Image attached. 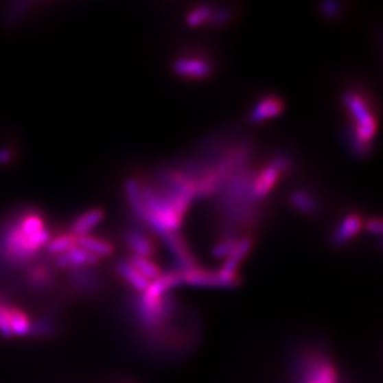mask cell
<instances>
[{"mask_svg":"<svg viewBox=\"0 0 383 383\" xmlns=\"http://www.w3.org/2000/svg\"><path fill=\"white\" fill-rule=\"evenodd\" d=\"M51 234L45 218L37 211H25L12 222L0 237V255L9 264L27 263L46 248Z\"/></svg>","mask_w":383,"mask_h":383,"instance_id":"obj_1","label":"cell"},{"mask_svg":"<svg viewBox=\"0 0 383 383\" xmlns=\"http://www.w3.org/2000/svg\"><path fill=\"white\" fill-rule=\"evenodd\" d=\"M340 101L351 119V126L345 134L349 151L355 158H368L373 151L378 132V118L372 104L364 94L355 90L345 91Z\"/></svg>","mask_w":383,"mask_h":383,"instance_id":"obj_2","label":"cell"},{"mask_svg":"<svg viewBox=\"0 0 383 383\" xmlns=\"http://www.w3.org/2000/svg\"><path fill=\"white\" fill-rule=\"evenodd\" d=\"M294 167L290 155L280 152L272 156L271 162L263 166L257 174L251 178L250 195L254 202L266 200L280 179L290 174Z\"/></svg>","mask_w":383,"mask_h":383,"instance_id":"obj_3","label":"cell"},{"mask_svg":"<svg viewBox=\"0 0 383 383\" xmlns=\"http://www.w3.org/2000/svg\"><path fill=\"white\" fill-rule=\"evenodd\" d=\"M161 240L169 250L170 255H172V259L176 266L175 271L182 274V272H187V271L202 267L198 257L194 254V251H192L190 246L187 244L186 239L182 236L181 233L165 234V236L161 237Z\"/></svg>","mask_w":383,"mask_h":383,"instance_id":"obj_4","label":"cell"},{"mask_svg":"<svg viewBox=\"0 0 383 383\" xmlns=\"http://www.w3.org/2000/svg\"><path fill=\"white\" fill-rule=\"evenodd\" d=\"M182 284V275L178 271H170V272H162L156 280L151 281L148 288L141 294L138 298V303L143 307H158L163 303L165 295L169 294L174 288L179 287Z\"/></svg>","mask_w":383,"mask_h":383,"instance_id":"obj_5","label":"cell"},{"mask_svg":"<svg viewBox=\"0 0 383 383\" xmlns=\"http://www.w3.org/2000/svg\"><path fill=\"white\" fill-rule=\"evenodd\" d=\"M172 71L186 80H206L215 73L213 62L199 54L179 56L172 61Z\"/></svg>","mask_w":383,"mask_h":383,"instance_id":"obj_6","label":"cell"},{"mask_svg":"<svg viewBox=\"0 0 383 383\" xmlns=\"http://www.w3.org/2000/svg\"><path fill=\"white\" fill-rule=\"evenodd\" d=\"M124 242L126 247L132 251V255H137V257L152 260L158 253L156 242L152 237V234L146 231V227L131 226L125 229Z\"/></svg>","mask_w":383,"mask_h":383,"instance_id":"obj_7","label":"cell"},{"mask_svg":"<svg viewBox=\"0 0 383 383\" xmlns=\"http://www.w3.org/2000/svg\"><path fill=\"white\" fill-rule=\"evenodd\" d=\"M253 237H242L239 239L236 247L230 253L229 257L223 262V264L220 266V268L218 270V274L220 277H223L224 280L230 281V283H236V284H242V279L239 277V268L242 266V263L246 260V257L248 255V253L253 248Z\"/></svg>","mask_w":383,"mask_h":383,"instance_id":"obj_8","label":"cell"},{"mask_svg":"<svg viewBox=\"0 0 383 383\" xmlns=\"http://www.w3.org/2000/svg\"><path fill=\"white\" fill-rule=\"evenodd\" d=\"M364 218L358 211H348L347 215L339 220L338 226L331 234V244L335 248L347 247L352 240H355L360 231L364 230Z\"/></svg>","mask_w":383,"mask_h":383,"instance_id":"obj_9","label":"cell"},{"mask_svg":"<svg viewBox=\"0 0 383 383\" xmlns=\"http://www.w3.org/2000/svg\"><path fill=\"white\" fill-rule=\"evenodd\" d=\"M182 284L198 287V288H219V290H233L240 287L236 283H230L218 274V271L205 270L203 267L182 272Z\"/></svg>","mask_w":383,"mask_h":383,"instance_id":"obj_10","label":"cell"},{"mask_svg":"<svg viewBox=\"0 0 383 383\" xmlns=\"http://www.w3.org/2000/svg\"><path fill=\"white\" fill-rule=\"evenodd\" d=\"M286 111V101L279 95L268 94L254 104L248 114V122L253 125H259L271 119L279 118Z\"/></svg>","mask_w":383,"mask_h":383,"instance_id":"obj_11","label":"cell"},{"mask_svg":"<svg viewBox=\"0 0 383 383\" xmlns=\"http://www.w3.org/2000/svg\"><path fill=\"white\" fill-rule=\"evenodd\" d=\"M100 263V259L93 255L91 253L85 251L80 246L73 247L67 253L56 257V264L61 268H71V270H81L85 267H93Z\"/></svg>","mask_w":383,"mask_h":383,"instance_id":"obj_12","label":"cell"},{"mask_svg":"<svg viewBox=\"0 0 383 383\" xmlns=\"http://www.w3.org/2000/svg\"><path fill=\"white\" fill-rule=\"evenodd\" d=\"M125 196L130 205V209L134 215V219L139 226H145L146 219V211L142 198V190H141V182L137 178H130L125 181Z\"/></svg>","mask_w":383,"mask_h":383,"instance_id":"obj_13","label":"cell"},{"mask_svg":"<svg viewBox=\"0 0 383 383\" xmlns=\"http://www.w3.org/2000/svg\"><path fill=\"white\" fill-rule=\"evenodd\" d=\"M290 205L298 213L308 218H316L321 213V205L314 195L305 189H295L290 194Z\"/></svg>","mask_w":383,"mask_h":383,"instance_id":"obj_14","label":"cell"},{"mask_svg":"<svg viewBox=\"0 0 383 383\" xmlns=\"http://www.w3.org/2000/svg\"><path fill=\"white\" fill-rule=\"evenodd\" d=\"M105 213L102 209H90L81 213L70 226V233L76 237L89 236V234L104 220Z\"/></svg>","mask_w":383,"mask_h":383,"instance_id":"obj_15","label":"cell"},{"mask_svg":"<svg viewBox=\"0 0 383 383\" xmlns=\"http://www.w3.org/2000/svg\"><path fill=\"white\" fill-rule=\"evenodd\" d=\"M115 271L117 274L121 277V279L130 286L132 290H135L137 292H143L148 286H149V281L145 279V277H142L128 260H119L117 264H115Z\"/></svg>","mask_w":383,"mask_h":383,"instance_id":"obj_16","label":"cell"},{"mask_svg":"<svg viewBox=\"0 0 383 383\" xmlns=\"http://www.w3.org/2000/svg\"><path fill=\"white\" fill-rule=\"evenodd\" d=\"M77 246H80L81 248H84L85 251L91 253L95 257H98L101 260V257H111L114 254V246L106 242L104 239H98L95 236H82V237H77Z\"/></svg>","mask_w":383,"mask_h":383,"instance_id":"obj_17","label":"cell"},{"mask_svg":"<svg viewBox=\"0 0 383 383\" xmlns=\"http://www.w3.org/2000/svg\"><path fill=\"white\" fill-rule=\"evenodd\" d=\"M213 10H215V6L211 5H198L196 8L190 9L185 16V25L190 29L209 25L213 16Z\"/></svg>","mask_w":383,"mask_h":383,"instance_id":"obj_18","label":"cell"},{"mask_svg":"<svg viewBox=\"0 0 383 383\" xmlns=\"http://www.w3.org/2000/svg\"><path fill=\"white\" fill-rule=\"evenodd\" d=\"M130 264L142 275L145 279L151 283L154 280H156L158 277L162 274V268L154 262L149 259H143V257H137V255H131L130 257Z\"/></svg>","mask_w":383,"mask_h":383,"instance_id":"obj_19","label":"cell"},{"mask_svg":"<svg viewBox=\"0 0 383 383\" xmlns=\"http://www.w3.org/2000/svg\"><path fill=\"white\" fill-rule=\"evenodd\" d=\"M76 246H77V237L74 236V234L64 233V234H60V236L51 237L46 246V250L50 254H53L54 257H57V255L67 253L69 250H71Z\"/></svg>","mask_w":383,"mask_h":383,"instance_id":"obj_20","label":"cell"},{"mask_svg":"<svg viewBox=\"0 0 383 383\" xmlns=\"http://www.w3.org/2000/svg\"><path fill=\"white\" fill-rule=\"evenodd\" d=\"M237 242H239V239L234 236H229V237L219 240L210 250L211 257L216 260H226L230 255V253L234 250V247H236Z\"/></svg>","mask_w":383,"mask_h":383,"instance_id":"obj_21","label":"cell"},{"mask_svg":"<svg viewBox=\"0 0 383 383\" xmlns=\"http://www.w3.org/2000/svg\"><path fill=\"white\" fill-rule=\"evenodd\" d=\"M58 327L49 319H33V327L30 336L34 338H49L57 332Z\"/></svg>","mask_w":383,"mask_h":383,"instance_id":"obj_22","label":"cell"},{"mask_svg":"<svg viewBox=\"0 0 383 383\" xmlns=\"http://www.w3.org/2000/svg\"><path fill=\"white\" fill-rule=\"evenodd\" d=\"M51 280H53V274L50 272V270L46 267H40V266L33 268L27 275L29 284L34 286V287H45V286L50 284Z\"/></svg>","mask_w":383,"mask_h":383,"instance_id":"obj_23","label":"cell"},{"mask_svg":"<svg viewBox=\"0 0 383 383\" xmlns=\"http://www.w3.org/2000/svg\"><path fill=\"white\" fill-rule=\"evenodd\" d=\"M233 10L229 9V8H215V10H213V16L210 19V23L209 26L211 27H223L226 26L227 23H230L231 19H233Z\"/></svg>","mask_w":383,"mask_h":383,"instance_id":"obj_24","label":"cell"},{"mask_svg":"<svg viewBox=\"0 0 383 383\" xmlns=\"http://www.w3.org/2000/svg\"><path fill=\"white\" fill-rule=\"evenodd\" d=\"M343 12H344L343 5L336 3V2H325L319 6V13L329 20L338 19L340 14H343Z\"/></svg>","mask_w":383,"mask_h":383,"instance_id":"obj_25","label":"cell"},{"mask_svg":"<svg viewBox=\"0 0 383 383\" xmlns=\"http://www.w3.org/2000/svg\"><path fill=\"white\" fill-rule=\"evenodd\" d=\"M364 229H365L368 233L375 234V236H380L382 230H383V224H382L380 218H372V219L367 220V222L364 223Z\"/></svg>","mask_w":383,"mask_h":383,"instance_id":"obj_26","label":"cell"},{"mask_svg":"<svg viewBox=\"0 0 383 383\" xmlns=\"http://www.w3.org/2000/svg\"><path fill=\"white\" fill-rule=\"evenodd\" d=\"M8 158H10V155L6 152H0V162H8Z\"/></svg>","mask_w":383,"mask_h":383,"instance_id":"obj_27","label":"cell"},{"mask_svg":"<svg viewBox=\"0 0 383 383\" xmlns=\"http://www.w3.org/2000/svg\"><path fill=\"white\" fill-rule=\"evenodd\" d=\"M2 301H3V298H0V304H2Z\"/></svg>","mask_w":383,"mask_h":383,"instance_id":"obj_28","label":"cell"},{"mask_svg":"<svg viewBox=\"0 0 383 383\" xmlns=\"http://www.w3.org/2000/svg\"><path fill=\"white\" fill-rule=\"evenodd\" d=\"M307 383H315V382H311V380H308V382H307Z\"/></svg>","mask_w":383,"mask_h":383,"instance_id":"obj_29","label":"cell"}]
</instances>
